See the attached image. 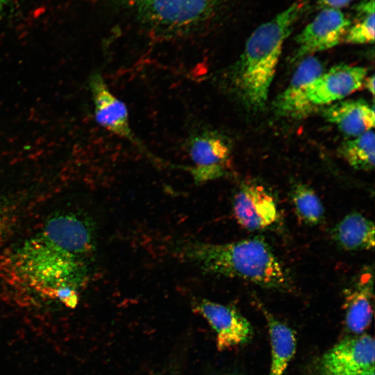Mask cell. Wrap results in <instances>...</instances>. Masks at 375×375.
<instances>
[{
	"label": "cell",
	"mask_w": 375,
	"mask_h": 375,
	"mask_svg": "<svg viewBox=\"0 0 375 375\" xmlns=\"http://www.w3.org/2000/svg\"><path fill=\"white\" fill-rule=\"evenodd\" d=\"M92 247L88 226L77 219L58 220L24 247L15 260L20 276L39 292L69 306L77 303L75 286L86 276L81 256Z\"/></svg>",
	"instance_id": "1"
},
{
	"label": "cell",
	"mask_w": 375,
	"mask_h": 375,
	"mask_svg": "<svg viewBox=\"0 0 375 375\" xmlns=\"http://www.w3.org/2000/svg\"><path fill=\"white\" fill-rule=\"evenodd\" d=\"M174 252L206 274L240 278L269 290L293 287L288 271L260 238L219 244L183 241L175 245Z\"/></svg>",
	"instance_id": "2"
},
{
	"label": "cell",
	"mask_w": 375,
	"mask_h": 375,
	"mask_svg": "<svg viewBox=\"0 0 375 375\" xmlns=\"http://www.w3.org/2000/svg\"><path fill=\"white\" fill-rule=\"evenodd\" d=\"M310 1L295 0L249 37L233 72L237 92L249 108L265 106L284 42Z\"/></svg>",
	"instance_id": "3"
},
{
	"label": "cell",
	"mask_w": 375,
	"mask_h": 375,
	"mask_svg": "<svg viewBox=\"0 0 375 375\" xmlns=\"http://www.w3.org/2000/svg\"><path fill=\"white\" fill-rule=\"evenodd\" d=\"M153 28L178 31L196 26L214 12L219 0H128Z\"/></svg>",
	"instance_id": "4"
},
{
	"label": "cell",
	"mask_w": 375,
	"mask_h": 375,
	"mask_svg": "<svg viewBox=\"0 0 375 375\" xmlns=\"http://www.w3.org/2000/svg\"><path fill=\"white\" fill-rule=\"evenodd\" d=\"M188 151L193 165L190 172L197 184L223 177L230 167L231 147L219 133L201 130L189 138Z\"/></svg>",
	"instance_id": "5"
},
{
	"label": "cell",
	"mask_w": 375,
	"mask_h": 375,
	"mask_svg": "<svg viewBox=\"0 0 375 375\" xmlns=\"http://www.w3.org/2000/svg\"><path fill=\"white\" fill-rule=\"evenodd\" d=\"M375 342L362 333L330 349L320 361L322 375H369L374 373Z\"/></svg>",
	"instance_id": "6"
},
{
	"label": "cell",
	"mask_w": 375,
	"mask_h": 375,
	"mask_svg": "<svg viewBox=\"0 0 375 375\" xmlns=\"http://www.w3.org/2000/svg\"><path fill=\"white\" fill-rule=\"evenodd\" d=\"M350 19L339 9L324 8L296 37L295 58L310 56L337 46L351 25Z\"/></svg>",
	"instance_id": "7"
},
{
	"label": "cell",
	"mask_w": 375,
	"mask_h": 375,
	"mask_svg": "<svg viewBox=\"0 0 375 375\" xmlns=\"http://www.w3.org/2000/svg\"><path fill=\"white\" fill-rule=\"evenodd\" d=\"M192 306L215 331L219 351L242 344L251 338L250 322L234 307L206 299H195Z\"/></svg>",
	"instance_id": "8"
},
{
	"label": "cell",
	"mask_w": 375,
	"mask_h": 375,
	"mask_svg": "<svg viewBox=\"0 0 375 375\" xmlns=\"http://www.w3.org/2000/svg\"><path fill=\"white\" fill-rule=\"evenodd\" d=\"M233 212L237 222L251 231L269 228L278 217L274 197L262 185L256 183L240 185L233 197Z\"/></svg>",
	"instance_id": "9"
},
{
	"label": "cell",
	"mask_w": 375,
	"mask_h": 375,
	"mask_svg": "<svg viewBox=\"0 0 375 375\" xmlns=\"http://www.w3.org/2000/svg\"><path fill=\"white\" fill-rule=\"evenodd\" d=\"M88 84L97 122L110 133L144 149L131 130L126 104L112 93L102 75L99 72H93Z\"/></svg>",
	"instance_id": "10"
},
{
	"label": "cell",
	"mask_w": 375,
	"mask_h": 375,
	"mask_svg": "<svg viewBox=\"0 0 375 375\" xmlns=\"http://www.w3.org/2000/svg\"><path fill=\"white\" fill-rule=\"evenodd\" d=\"M323 72V65L315 56L310 55L302 60L286 89L276 99V112L295 119L304 118L312 112L317 107L310 102L308 91Z\"/></svg>",
	"instance_id": "11"
},
{
	"label": "cell",
	"mask_w": 375,
	"mask_h": 375,
	"mask_svg": "<svg viewBox=\"0 0 375 375\" xmlns=\"http://www.w3.org/2000/svg\"><path fill=\"white\" fill-rule=\"evenodd\" d=\"M366 75L363 67L335 65L313 81L308 98L315 107L341 101L362 87Z\"/></svg>",
	"instance_id": "12"
},
{
	"label": "cell",
	"mask_w": 375,
	"mask_h": 375,
	"mask_svg": "<svg viewBox=\"0 0 375 375\" xmlns=\"http://www.w3.org/2000/svg\"><path fill=\"white\" fill-rule=\"evenodd\" d=\"M374 283L373 267H365L344 291L345 325L355 335L362 334L372 321Z\"/></svg>",
	"instance_id": "13"
},
{
	"label": "cell",
	"mask_w": 375,
	"mask_h": 375,
	"mask_svg": "<svg viewBox=\"0 0 375 375\" xmlns=\"http://www.w3.org/2000/svg\"><path fill=\"white\" fill-rule=\"evenodd\" d=\"M323 115L344 135L353 138L372 130L375 124L374 106L361 99L337 101L326 108Z\"/></svg>",
	"instance_id": "14"
},
{
	"label": "cell",
	"mask_w": 375,
	"mask_h": 375,
	"mask_svg": "<svg viewBox=\"0 0 375 375\" xmlns=\"http://www.w3.org/2000/svg\"><path fill=\"white\" fill-rule=\"evenodd\" d=\"M374 222L361 213L345 215L331 230V238L342 249L358 251L373 249L375 245Z\"/></svg>",
	"instance_id": "15"
},
{
	"label": "cell",
	"mask_w": 375,
	"mask_h": 375,
	"mask_svg": "<svg viewBox=\"0 0 375 375\" xmlns=\"http://www.w3.org/2000/svg\"><path fill=\"white\" fill-rule=\"evenodd\" d=\"M260 308L266 319L270 338L272 360L269 375H283L296 351L294 332L263 306Z\"/></svg>",
	"instance_id": "16"
},
{
	"label": "cell",
	"mask_w": 375,
	"mask_h": 375,
	"mask_svg": "<svg viewBox=\"0 0 375 375\" xmlns=\"http://www.w3.org/2000/svg\"><path fill=\"white\" fill-rule=\"evenodd\" d=\"M340 153L354 169L369 171L374 166L375 136L369 130L344 142Z\"/></svg>",
	"instance_id": "17"
},
{
	"label": "cell",
	"mask_w": 375,
	"mask_h": 375,
	"mask_svg": "<svg viewBox=\"0 0 375 375\" xmlns=\"http://www.w3.org/2000/svg\"><path fill=\"white\" fill-rule=\"evenodd\" d=\"M290 197L298 218L308 225L320 224L324 217V208L315 193L303 183L295 184L290 192Z\"/></svg>",
	"instance_id": "18"
},
{
	"label": "cell",
	"mask_w": 375,
	"mask_h": 375,
	"mask_svg": "<svg viewBox=\"0 0 375 375\" xmlns=\"http://www.w3.org/2000/svg\"><path fill=\"white\" fill-rule=\"evenodd\" d=\"M374 0H364L356 8V17L344 38L349 44H371L374 41Z\"/></svg>",
	"instance_id": "19"
},
{
	"label": "cell",
	"mask_w": 375,
	"mask_h": 375,
	"mask_svg": "<svg viewBox=\"0 0 375 375\" xmlns=\"http://www.w3.org/2000/svg\"><path fill=\"white\" fill-rule=\"evenodd\" d=\"M353 0H318L317 4L321 8H342L350 4Z\"/></svg>",
	"instance_id": "20"
},
{
	"label": "cell",
	"mask_w": 375,
	"mask_h": 375,
	"mask_svg": "<svg viewBox=\"0 0 375 375\" xmlns=\"http://www.w3.org/2000/svg\"><path fill=\"white\" fill-rule=\"evenodd\" d=\"M374 76L372 75L368 78H365L363 82L364 86L373 95L374 94Z\"/></svg>",
	"instance_id": "21"
},
{
	"label": "cell",
	"mask_w": 375,
	"mask_h": 375,
	"mask_svg": "<svg viewBox=\"0 0 375 375\" xmlns=\"http://www.w3.org/2000/svg\"><path fill=\"white\" fill-rule=\"evenodd\" d=\"M11 0H0V12L8 5Z\"/></svg>",
	"instance_id": "22"
},
{
	"label": "cell",
	"mask_w": 375,
	"mask_h": 375,
	"mask_svg": "<svg viewBox=\"0 0 375 375\" xmlns=\"http://www.w3.org/2000/svg\"><path fill=\"white\" fill-rule=\"evenodd\" d=\"M3 219L2 215L0 212V238L1 237V235L3 233Z\"/></svg>",
	"instance_id": "23"
},
{
	"label": "cell",
	"mask_w": 375,
	"mask_h": 375,
	"mask_svg": "<svg viewBox=\"0 0 375 375\" xmlns=\"http://www.w3.org/2000/svg\"><path fill=\"white\" fill-rule=\"evenodd\" d=\"M369 375H375L374 373V374H369Z\"/></svg>",
	"instance_id": "24"
}]
</instances>
